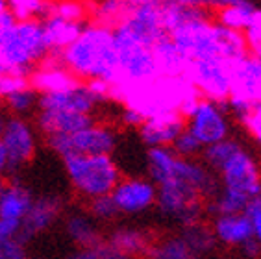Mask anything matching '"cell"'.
I'll return each instance as SVG.
<instances>
[{
  "label": "cell",
  "instance_id": "1",
  "mask_svg": "<svg viewBox=\"0 0 261 259\" xmlns=\"http://www.w3.org/2000/svg\"><path fill=\"white\" fill-rule=\"evenodd\" d=\"M61 63L82 82L100 78L115 84L119 65L113 39V28L100 22H87L80 35L60 52Z\"/></svg>",
  "mask_w": 261,
  "mask_h": 259
},
{
  "label": "cell",
  "instance_id": "2",
  "mask_svg": "<svg viewBox=\"0 0 261 259\" xmlns=\"http://www.w3.org/2000/svg\"><path fill=\"white\" fill-rule=\"evenodd\" d=\"M61 161L74 193L86 200L110 194L121 179V169L111 154H67Z\"/></svg>",
  "mask_w": 261,
  "mask_h": 259
},
{
  "label": "cell",
  "instance_id": "3",
  "mask_svg": "<svg viewBox=\"0 0 261 259\" xmlns=\"http://www.w3.org/2000/svg\"><path fill=\"white\" fill-rule=\"evenodd\" d=\"M0 46L10 63L11 74L28 78L34 67H37L39 61L48 54L41 19L17 20L15 28Z\"/></svg>",
  "mask_w": 261,
  "mask_h": 259
},
{
  "label": "cell",
  "instance_id": "4",
  "mask_svg": "<svg viewBox=\"0 0 261 259\" xmlns=\"http://www.w3.org/2000/svg\"><path fill=\"white\" fill-rule=\"evenodd\" d=\"M113 39L119 65V80L115 84H143L160 76L152 46L136 39L121 24L113 28Z\"/></svg>",
  "mask_w": 261,
  "mask_h": 259
},
{
  "label": "cell",
  "instance_id": "5",
  "mask_svg": "<svg viewBox=\"0 0 261 259\" xmlns=\"http://www.w3.org/2000/svg\"><path fill=\"white\" fill-rule=\"evenodd\" d=\"M156 208L163 217L178 222L181 228L200 222L204 215V196L178 178L158 184Z\"/></svg>",
  "mask_w": 261,
  "mask_h": 259
},
{
  "label": "cell",
  "instance_id": "6",
  "mask_svg": "<svg viewBox=\"0 0 261 259\" xmlns=\"http://www.w3.org/2000/svg\"><path fill=\"white\" fill-rule=\"evenodd\" d=\"M46 145L60 158L67 154H111L117 146V132L108 124L91 122L72 134L46 135Z\"/></svg>",
  "mask_w": 261,
  "mask_h": 259
},
{
  "label": "cell",
  "instance_id": "7",
  "mask_svg": "<svg viewBox=\"0 0 261 259\" xmlns=\"http://www.w3.org/2000/svg\"><path fill=\"white\" fill-rule=\"evenodd\" d=\"M236 61V60H233ZM231 60L226 58H204L187 63L186 78L195 85L202 98L213 100L226 108V98L231 87Z\"/></svg>",
  "mask_w": 261,
  "mask_h": 259
},
{
  "label": "cell",
  "instance_id": "8",
  "mask_svg": "<svg viewBox=\"0 0 261 259\" xmlns=\"http://www.w3.org/2000/svg\"><path fill=\"white\" fill-rule=\"evenodd\" d=\"M261 102V58L241 56L231 65V87L226 98V110L241 119L254 104Z\"/></svg>",
  "mask_w": 261,
  "mask_h": 259
},
{
  "label": "cell",
  "instance_id": "9",
  "mask_svg": "<svg viewBox=\"0 0 261 259\" xmlns=\"http://www.w3.org/2000/svg\"><path fill=\"white\" fill-rule=\"evenodd\" d=\"M0 141L8 152L10 176H15L37 152V135L34 126L20 115H8L0 130Z\"/></svg>",
  "mask_w": 261,
  "mask_h": 259
},
{
  "label": "cell",
  "instance_id": "10",
  "mask_svg": "<svg viewBox=\"0 0 261 259\" xmlns=\"http://www.w3.org/2000/svg\"><path fill=\"white\" fill-rule=\"evenodd\" d=\"M219 174L222 187L236 191L248 200L261 193V167L243 146L219 169Z\"/></svg>",
  "mask_w": 261,
  "mask_h": 259
},
{
  "label": "cell",
  "instance_id": "11",
  "mask_svg": "<svg viewBox=\"0 0 261 259\" xmlns=\"http://www.w3.org/2000/svg\"><path fill=\"white\" fill-rule=\"evenodd\" d=\"M186 128L200 141L202 146L228 137V117L226 108L213 100L200 98L193 113L186 119Z\"/></svg>",
  "mask_w": 261,
  "mask_h": 259
},
{
  "label": "cell",
  "instance_id": "12",
  "mask_svg": "<svg viewBox=\"0 0 261 259\" xmlns=\"http://www.w3.org/2000/svg\"><path fill=\"white\" fill-rule=\"evenodd\" d=\"M119 215H141L156 205L158 185L150 178H122L111 191Z\"/></svg>",
  "mask_w": 261,
  "mask_h": 259
},
{
  "label": "cell",
  "instance_id": "13",
  "mask_svg": "<svg viewBox=\"0 0 261 259\" xmlns=\"http://www.w3.org/2000/svg\"><path fill=\"white\" fill-rule=\"evenodd\" d=\"M28 84L37 93H48V91L74 87V85L82 84V80L61 63L60 52H48L39 61V65L34 67V70L28 76Z\"/></svg>",
  "mask_w": 261,
  "mask_h": 259
},
{
  "label": "cell",
  "instance_id": "14",
  "mask_svg": "<svg viewBox=\"0 0 261 259\" xmlns=\"http://www.w3.org/2000/svg\"><path fill=\"white\" fill-rule=\"evenodd\" d=\"M63 210V202L58 196H39L34 198L30 210L20 219L19 237L22 243H28L34 237L41 235L43 231L54 224Z\"/></svg>",
  "mask_w": 261,
  "mask_h": 259
},
{
  "label": "cell",
  "instance_id": "15",
  "mask_svg": "<svg viewBox=\"0 0 261 259\" xmlns=\"http://www.w3.org/2000/svg\"><path fill=\"white\" fill-rule=\"evenodd\" d=\"M139 137L146 146H171L186 130V119L178 111H165L146 117L139 126Z\"/></svg>",
  "mask_w": 261,
  "mask_h": 259
},
{
  "label": "cell",
  "instance_id": "16",
  "mask_svg": "<svg viewBox=\"0 0 261 259\" xmlns=\"http://www.w3.org/2000/svg\"><path fill=\"white\" fill-rule=\"evenodd\" d=\"M96 106L98 102L89 93L84 82L69 89L39 93V100H37V110H69L91 115L96 110Z\"/></svg>",
  "mask_w": 261,
  "mask_h": 259
},
{
  "label": "cell",
  "instance_id": "17",
  "mask_svg": "<svg viewBox=\"0 0 261 259\" xmlns=\"http://www.w3.org/2000/svg\"><path fill=\"white\" fill-rule=\"evenodd\" d=\"M211 231H213L217 244H222L226 248H239L245 241L254 237L250 217L245 211L213 217Z\"/></svg>",
  "mask_w": 261,
  "mask_h": 259
},
{
  "label": "cell",
  "instance_id": "18",
  "mask_svg": "<svg viewBox=\"0 0 261 259\" xmlns=\"http://www.w3.org/2000/svg\"><path fill=\"white\" fill-rule=\"evenodd\" d=\"M95 122L91 113L69 110H39L37 111V128L43 135L52 134H72L76 130L86 128Z\"/></svg>",
  "mask_w": 261,
  "mask_h": 259
},
{
  "label": "cell",
  "instance_id": "19",
  "mask_svg": "<svg viewBox=\"0 0 261 259\" xmlns=\"http://www.w3.org/2000/svg\"><path fill=\"white\" fill-rule=\"evenodd\" d=\"M152 54L160 76H184L187 69V58L174 45L169 35H163L152 45Z\"/></svg>",
  "mask_w": 261,
  "mask_h": 259
},
{
  "label": "cell",
  "instance_id": "20",
  "mask_svg": "<svg viewBox=\"0 0 261 259\" xmlns=\"http://www.w3.org/2000/svg\"><path fill=\"white\" fill-rule=\"evenodd\" d=\"M41 24H43V32H45V41L46 45H48V52H61L80 35L86 22L65 20L60 19V17H43Z\"/></svg>",
  "mask_w": 261,
  "mask_h": 259
},
{
  "label": "cell",
  "instance_id": "21",
  "mask_svg": "<svg viewBox=\"0 0 261 259\" xmlns=\"http://www.w3.org/2000/svg\"><path fill=\"white\" fill-rule=\"evenodd\" d=\"M32 202H34L32 191L20 184L19 179H11L0 194V217L20 220L26 211L30 210Z\"/></svg>",
  "mask_w": 261,
  "mask_h": 259
},
{
  "label": "cell",
  "instance_id": "22",
  "mask_svg": "<svg viewBox=\"0 0 261 259\" xmlns=\"http://www.w3.org/2000/svg\"><path fill=\"white\" fill-rule=\"evenodd\" d=\"M108 243L121 252L124 257H134V255H146V250L150 246V239L145 231L136 228H119L108 237Z\"/></svg>",
  "mask_w": 261,
  "mask_h": 259
},
{
  "label": "cell",
  "instance_id": "23",
  "mask_svg": "<svg viewBox=\"0 0 261 259\" xmlns=\"http://www.w3.org/2000/svg\"><path fill=\"white\" fill-rule=\"evenodd\" d=\"M176 160H178V154L172 150V146H148L146 167L152 182L158 185L172 178Z\"/></svg>",
  "mask_w": 261,
  "mask_h": 259
},
{
  "label": "cell",
  "instance_id": "24",
  "mask_svg": "<svg viewBox=\"0 0 261 259\" xmlns=\"http://www.w3.org/2000/svg\"><path fill=\"white\" fill-rule=\"evenodd\" d=\"M65 229H67V235L70 237V241L78 244V248L93 246V244L102 241L100 231H98V228L95 226L91 215H86V213L69 215L65 220Z\"/></svg>",
  "mask_w": 261,
  "mask_h": 259
},
{
  "label": "cell",
  "instance_id": "25",
  "mask_svg": "<svg viewBox=\"0 0 261 259\" xmlns=\"http://www.w3.org/2000/svg\"><path fill=\"white\" fill-rule=\"evenodd\" d=\"M130 11L132 4L128 0H96L91 4V19L115 28L130 15Z\"/></svg>",
  "mask_w": 261,
  "mask_h": 259
},
{
  "label": "cell",
  "instance_id": "26",
  "mask_svg": "<svg viewBox=\"0 0 261 259\" xmlns=\"http://www.w3.org/2000/svg\"><path fill=\"white\" fill-rule=\"evenodd\" d=\"M204 202H206V204H204V211H207L210 215L217 217V215L245 211L246 204H248V198L243 196V194L236 193V191L221 187V189H217L215 194H211L210 198H206Z\"/></svg>",
  "mask_w": 261,
  "mask_h": 259
},
{
  "label": "cell",
  "instance_id": "27",
  "mask_svg": "<svg viewBox=\"0 0 261 259\" xmlns=\"http://www.w3.org/2000/svg\"><path fill=\"white\" fill-rule=\"evenodd\" d=\"M45 17H60L65 20L86 22L91 17V4L86 0H48Z\"/></svg>",
  "mask_w": 261,
  "mask_h": 259
},
{
  "label": "cell",
  "instance_id": "28",
  "mask_svg": "<svg viewBox=\"0 0 261 259\" xmlns=\"http://www.w3.org/2000/svg\"><path fill=\"white\" fill-rule=\"evenodd\" d=\"M181 237L186 239L193 257L207 254V252H211V250L217 246L213 231H211V228H207L206 224H202V220L200 222H195V224H191V226H186L184 231H181Z\"/></svg>",
  "mask_w": 261,
  "mask_h": 259
},
{
  "label": "cell",
  "instance_id": "29",
  "mask_svg": "<svg viewBox=\"0 0 261 259\" xmlns=\"http://www.w3.org/2000/svg\"><path fill=\"white\" fill-rule=\"evenodd\" d=\"M254 11H256V8L250 2L236 6H221V8H217L215 19L219 24L226 26V28L243 32L250 22Z\"/></svg>",
  "mask_w": 261,
  "mask_h": 259
},
{
  "label": "cell",
  "instance_id": "30",
  "mask_svg": "<svg viewBox=\"0 0 261 259\" xmlns=\"http://www.w3.org/2000/svg\"><path fill=\"white\" fill-rule=\"evenodd\" d=\"M146 255L152 259H191L193 254L181 235L167 237L160 243H152L146 250Z\"/></svg>",
  "mask_w": 261,
  "mask_h": 259
},
{
  "label": "cell",
  "instance_id": "31",
  "mask_svg": "<svg viewBox=\"0 0 261 259\" xmlns=\"http://www.w3.org/2000/svg\"><path fill=\"white\" fill-rule=\"evenodd\" d=\"M239 148H241V145H239L237 141L224 137V139L217 141V143H211V145L204 146V148H202L204 152H200V154H202V158H204V163H206L211 170L219 172V169H221L222 165L226 163Z\"/></svg>",
  "mask_w": 261,
  "mask_h": 259
},
{
  "label": "cell",
  "instance_id": "32",
  "mask_svg": "<svg viewBox=\"0 0 261 259\" xmlns=\"http://www.w3.org/2000/svg\"><path fill=\"white\" fill-rule=\"evenodd\" d=\"M6 106H8V111L11 115H24L32 113V111L37 108V100H39V93L32 87L30 84L22 85L19 89H15L13 93L6 96Z\"/></svg>",
  "mask_w": 261,
  "mask_h": 259
},
{
  "label": "cell",
  "instance_id": "33",
  "mask_svg": "<svg viewBox=\"0 0 261 259\" xmlns=\"http://www.w3.org/2000/svg\"><path fill=\"white\" fill-rule=\"evenodd\" d=\"M48 0H6V8L17 20L43 19Z\"/></svg>",
  "mask_w": 261,
  "mask_h": 259
},
{
  "label": "cell",
  "instance_id": "34",
  "mask_svg": "<svg viewBox=\"0 0 261 259\" xmlns=\"http://www.w3.org/2000/svg\"><path fill=\"white\" fill-rule=\"evenodd\" d=\"M87 202H89V215L100 222H110L119 215V210H117L111 194H100V196H95Z\"/></svg>",
  "mask_w": 261,
  "mask_h": 259
},
{
  "label": "cell",
  "instance_id": "35",
  "mask_svg": "<svg viewBox=\"0 0 261 259\" xmlns=\"http://www.w3.org/2000/svg\"><path fill=\"white\" fill-rule=\"evenodd\" d=\"M76 259H126L121 252H117L108 241L102 239L100 243L93 244V246H86V248H78L72 254Z\"/></svg>",
  "mask_w": 261,
  "mask_h": 259
},
{
  "label": "cell",
  "instance_id": "36",
  "mask_svg": "<svg viewBox=\"0 0 261 259\" xmlns=\"http://www.w3.org/2000/svg\"><path fill=\"white\" fill-rule=\"evenodd\" d=\"M243 37L246 43V52L256 58H261V11L256 10L250 22L243 30Z\"/></svg>",
  "mask_w": 261,
  "mask_h": 259
},
{
  "label": "cell",
  "instance_id": "37",
  "mask_svg": "<svg viewBox=\"0 0 261 259\" xmlns=\"http://www.w3.org/2000/svg\"><path fill=\"white\" fill-rule=\"evenodd\" d=\"M171 146L176 154L181 156V158H196V156L202 152V148H204V146L200 145V141L196 139L187 128L176 137Z\"/></svg>",
  "mask_w": 261,
  "mask_h": 259
},
{
  "label": "cell",
  "instance_id": "38",
  "mask_svg": "<svg viewBox=\"0 0 261 259\" xmlns=\"http://www.w3.org/2000/svg\"><path fill=\"white\" fill-rule=\"evenodd\" d=\"M239 120H241V124L245 126V130L248 132L252 139L256 141L257 145H261V102L252 106Z\"/></svg>",
  "mask_w": 261,
  "mask_h": 259
},
{
  "label": "cell",
  "instance_id": "39",
  "mask_svg": "<svg viewBox=\"0 0 261 259\" xmlns=\"http://www.w3.org/2000/svg\"><path fill=\"white\" fill-rule=\"evenodd\" d=\"M245 213L250 217L252 234H254V237L261 243V193L256 194L254 198L248 200V204H246V208H245Z\"/></svg>",
  "mask_w": 261,
  "mask_h": 259
},
{
  "label": "cell",
  "instance_id": "40",
  "mask_svg": "<svg viewBox=\"0 0 261 259\" xmlns=\"http://www.w3.org/2000/svg\"><path fill=\"white\" fill-rule=\"evenodd\" d=\"M26 257V243L15 237L6 243H0V259H24Z\"/></svg>",
  "mask_w": 261,
  "mask_h": 259
},
{
  "label": "cell",
  "instance_id": "41",
  "mask_svg": "<svg viewBox=\"0 0 261 259\" xmlns=\"http://www.w3.org/2000/svg\"><path fill=\"white\" fill-rule=\"evenodd\" d=\"M26 84H28V78H24V76H17L11 74V72L10 74H2L0 76V98L4 100L10 93H13L15 89Z\"/></svg>",
  "mask_w": 261,
  "mask_h": 259
},
{
  "label": "cell",
  "instance_id": "42",
  "mask_svg": "<svg viewBox=\"0 0 261 259\" xmlns=\"http://www.w3.org/2000/svg\"><path fill=\"white\" fill-rule=\"evenodd\" d=\"M17 19L10 13V10L6 8V0H0V45L4 43V39L11 34V30L15 28Z\"/></svg>",
  "mask_w": 261,
  "mask_h": 259
},
{
  "label": "cell",
  "instance_id": "43",
  "mask_svg": "<svg viewBox=\"0 0 261 259\" xmlns=\"http://www.w3.org/2000/svg\"><path fill=\"white\" fill-rule=\"evenodd\" d=\"M19 228H20V220L0 217V243L15 239L17 235H19Z\"/></svg>",
  "mask_w": 261,
  "mask_h": 259
},
{
  "label": "cell",
  "instance_id": "44",
  "mask_svg": "<svg viewBox=\"0 0 261 259\" xmlns=\"http://www.w3.org/2000/svg\"><path fill=\"white\" fill-rule=\"evenodd\" d=\"M145 115L141 113L139 110H136V108H132V106H124L122 108V113H121V120L122 124L130 126V128H139L143 122H145Z\"/></svg>",
  "mask_w": 261,
  "mask_h": 259
},
{
  "label": "cell",
  "instance_id": "45",
  "mask_svg": "<svg viewBox=\"0 0 261 259\" xmlns=\"http://www.w3.org/2000/svg\"><path fill=\"white\" fill-rule=\"evenodd\" d=\"M239 252H241L245 257H250V259H256L261 255V243L256 239V237H250L248 241L239 246Z\"/></svg>",
  "mask_w": 261,
  "mask_h": 259
},
{
  "label": "cell",
  "instance_id": "46",
  "mask_svg": "<svg viewBox=\"0 0 261 259\" xmlns=\"http://www.w3.org/2000/svg\"><path fill=\"white\" fill-rule=\"evenodd\" d=\"M180 6H200V8H215V0H171Z\"/></svg>",
  "mask_w": 261,
  "mask_h": 259
},
{
  "label": "cell",
  "instance_id": "47",
  "mask_svg": "<svg viewBox=\"0 0 261 259\" xmlns=\"http://www.w3.org/2000/svg\"><path fill=\"white\" fill-rule=\"evenodd\" d=\"M0 174L10 176V160H8V152L2 145V141H0Z\"/></svg>",
  "mask_w": 261,
  "mask_h": 259
},
{
  "label": "cell",
  "instance_id": "48",
  "mask_svg": "<svg viewBox=\"0 0 261 259\" xmlns=\"http://www.w3.org/2000/svg\"><path fill=\"white\" fill-rule=\"evenodd\" d=\"M2 74H10V63H8V60H6V56H4V50L0 46V76Z\"/></svg>",
  "mask_w": 261,
  "mask_h": 259
},
{
  "label": "cell",
  "instance_id": "49",
  "mask_svg": "<svg viewBox=\"0 0 261 259\" xmlns=\"http://www.w3.org/2000/svg\"><path fill=\"white\" fill-rule=\"evenodd\" d=\"M6 185H8V176L0 174V194H2V191L6 189Z\"/></svg>",
  "mask_w": 261,
  "mask_h": 259
},
{
  "label": "cell",
  "instance_id": "50",
  "mask_svg": "<svg viewBox=\"0 0 261 259\" xmlns=\"http://www.w3.org/2000/svg\"><path fill=\"white\" fill-rule=\"evenodd\" d=\"M6 117H8V115L4 113V110H0V130H2V126H4V120H6Z\"/></svg>",
  "mask_w": 261,
  "mask_h": 259
}]
</instances>
